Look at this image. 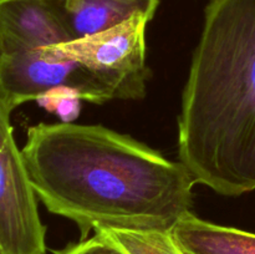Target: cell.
Segmentation results:
<instances>
[{"instance_id":"5","label":"cell","mask_w":255,"mask_h":254,"mask_svg":"<svg viewBox=\"0 0 255 254\" xmlns=\"http://www.w3.org/2000/svg\"><path fill=\"white\" fill-rule=\"evenodd\" d=\"M71 41L51 0H0V64L27 67Z\"/></svg>"},{"instance_id":"3","label":"cell","mask_w":255,"mask_h":254,"mask_svg":"<svg viewBox=\"0 0 255 254\" xmlns=\"http://www.w3.org/2000/svg\"><path fill=\"white\" fill-rule=\"evenodd\" d=\"M148 20L134 16L112 29L49 47L59 60H71L107 87L114 100L146 96L151 70L146 62Z\"/></svg>"},{"instance_id":"8","label":"cell","mask_w":255,"mask_h":254,"mask_svg":"<svg viewBox=\"0 0 255 254\" xmlns=\"http://www.w3.org/2000/svg\"><path fill=\"white\" fill-rule=\"evenodd\" d=\"M126 254H183L172 238L171 231L125 229L100 227Z\"/></svg>"},{"instance_id":"6","label":"cell","mask_w":255,"mask_h":254,"mask_svg":"<svg viewBox=\"0 0 255 254\" xmlns=\"http://www.w3.org/2000/svg\"><path fill=\"white\" fill-rule=\"evenodd\" d=\"M71 41L100 34L134 16L151 21L159 0H51Z\"/></svg>"},{"instance_id":"2","label":"cell","mask_w":255,"mask_h":254,"mask_svg":"<svg viewBox=\"0 0 255 254\" xmlns=\"http://www.w3.org/2000/svg\"><path fill=\"white\" fill-rule=\"evenodd\" d=\"M178 157L224 197L255 191V0H211L178 116Z\"/></svg>"},{"instance_id":"1","label":"cell","mask_w":255,"mask_h":254,"mask_svg":"<svg viewBox=\"0 0 255 254\" xmlns=\"http://www.w3.org/2000/svg\"><path fill=\"white\" fill-rule=\"evenodd\" d=\"M21 153L37 199L80 241L100 227L171 231L192 212L197 183L182 162L101 125L41 122Z\"/></svg>"},{"instance_id":"9","label":"cell","mask_w":255,"mask_h":254,"mask_svg":"<svg viewBox=\"0 0 255 254\" xmlns=\"http://www.w3.org/2000/svg\"><path fill=\"white\" fill-rule=\"evenodd\" d=\"M94 232L91 238L70 244L62 251L55 252V254H126L104 232L100 229H95Z\"/></svg>"},{"instance_id":"7","label":"cell","mask_w":255,"mask_h":254,"mask_svg":"<svg viewBox=\"0 0 255 254\" xmlns=\"http://www.w3.org/2000/svg\"><path fill=\"white\" fill-rule=\"evenodd\" d=\"M183 254H255V233L218 226L188 213L171 229Z\"/></svg>"},{"instance_id":"4","label":"cell","mask_w":255,"mask_h":254,"mask_svg":"<svg viewBox=\"0 0 255 254\" xmlns=\"http://www.w3.org/2000/svg\"><path fill=\"white\" fill-rule=\"evenodd\" d=\"M10 115L0 101V254H45L46 227L15 142Z\"/></svg>"}]
</instances>
